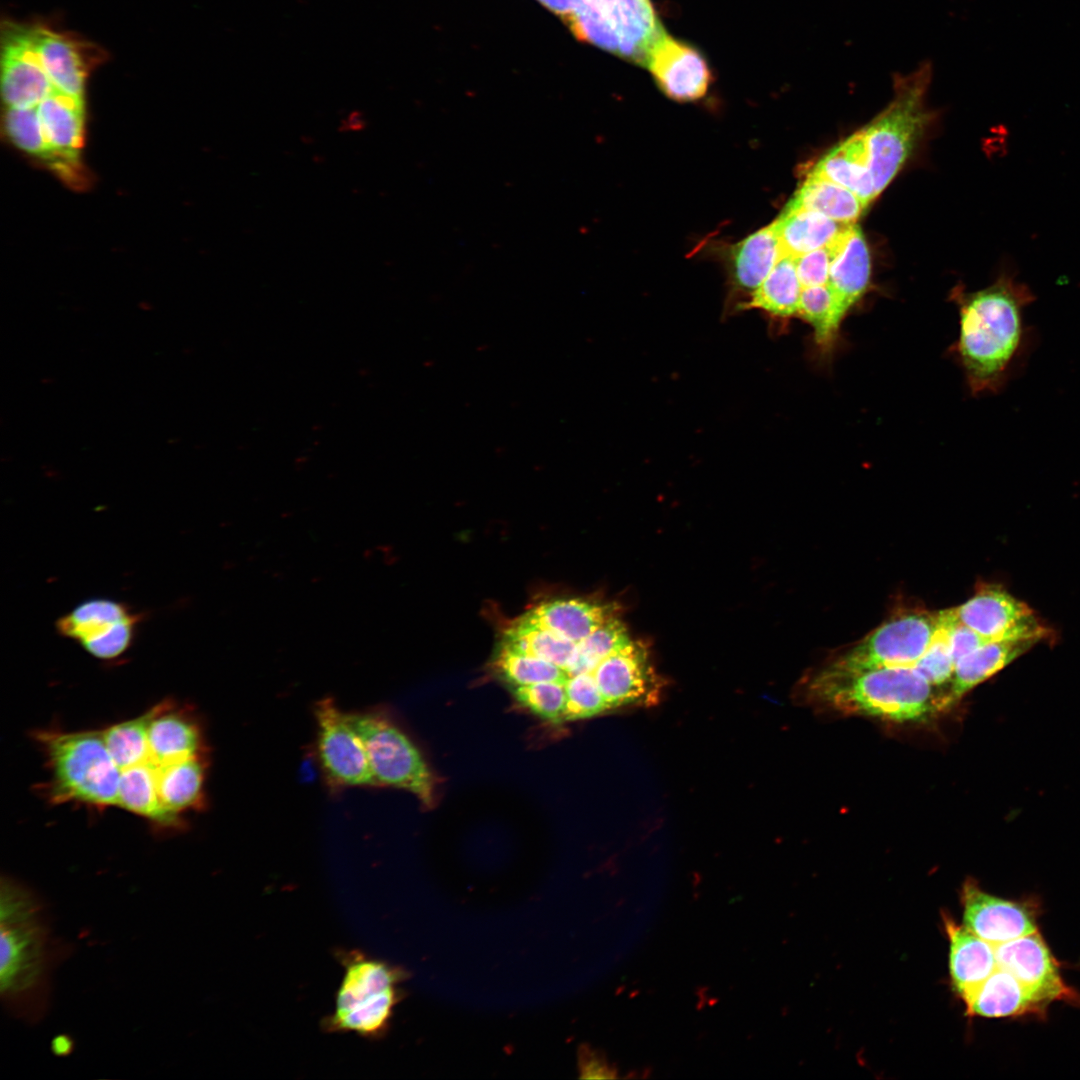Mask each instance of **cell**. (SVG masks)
<instances>
[{
	"label": "cell",
	"mask_w": 1080,
	"mask_h": 1080,
	"mask_svg": "<svg viewBox=\"0 0 1080 1080\" xmlns=\"http://www.w3.org/2000/svg\"><path fill=\"white\" fill-rule=\"evenodd\" d=\"M614 603L566 598L537 604L504 630L492 668L529 712L553 724L609 712L600 664L631 638Z\"/></svg>",
	"instance_id": "cell-1"
},
{
	"label": "cell",
	"mask_w": 1080,
	"mask_h": 1080,
	"mask_svg": "<svg viewBox=\"0 0 1080 1080\" xmlns=\"http://www.w3.org/2000/svg\"><path fill=\"white\" fill-rule=\"evenodd\" d=\"M0 994L10 1014L38 1022L50 1001L52 971L66 949L53 935L46 905L30 888L2 877Z\"/></svg>",
	"instance_id": "cell-2"
},
{
	"label": "cell",
	"mask_w": 1080,
	"mask_h": 1080,
	"mask_svg": "<svg viewBox=\"0 0 1080 1080\" xmlns=\"http://www.w3.org/2000/svg\"><path fill=\"white\" fill-rule=\"evenodd\" d=\"M1030 288L1008 272L991 286L961 297L958 353L974 395L997 392L1007 382L1027 341L1024 309Z\"/></svg>",
	"instance_id": "cell-3"
},
{
	"label": "cell",
	"mask_w": 1080,
	"mask_h": 1080,
	"mask_svg": "<svg viewBox=\"0 0 1080 1080\" xmlns=\"http://www.w3.org/2000/svg\"><path fill=\"white\" fill-rule=\"evenodd\" d=\"M810 702L845 715L926 721L951 704L913 667L842 670L826 665L807 681Z\"/></svg>",
	"instance_id": "cell-4"
},
{
	"label": "cell",
	"mask_w": 1080,
	"mask_h": 1080,
	"mask_svg": "<svg viewBox=\"0 0 1080 1080\" xmlns=\"http://www.w3.org/2000/svg\"><path fill=\"white\" fill-rule=\"evenodd\" d=\"M34 738L50 774L44 789L49 801L99 809L117 806L121 769L110 755L101 731L40 730Z\"/></svg>",
	"instance_id": "cell-5"
},
{
	"label": "cell",
	"mask_w": 1080,
	"mask_h": 1080,
	"mask_svg": "<svg viewBox=\"0 0 1080 1080\" xmlns=\"http://www.w3.org/2000/svg\"><path fill=\"white\" fill-rule=\"evenodd\" d=\"M344 973L336 991L328 1032L353 1033L378 1039L387 1032L400 1000L399 984L405 974L388 962L361 951L341 953Z\"/></svg>",
	"instance_id": "cell-6"
},
{
	"label": "cell",
	"mask_w": 1080,
	"mask_h": 1080,
	"mask_svg": "<svg viewBox=\"0 0 1080 1080\" xmlns=\"http://www.w3.org/2000/svg\"><path fill=\"white\" fill-rule=\"evenodd\" d=\"M931 78L929 62L896 75L893 99L862 129L877 196L901 169L930 120L926 95Z\"/></svg>",
	"instance_id": "cell-7"
},
{
	"label": "cell",
	"mask_w": 1080,
	"mask_h": 1080,
	"mask_svg": "<svg viewBox=\"0 0 1080 1080\" xmlns=\"http://www.w3.org/2000/svg\"><path fill=\"white\" fill-rule=\"evenodd\" d=\"M565 23L579 40L642 67L665 31L650 0H574Z\"/></svg>",
	"instance_id": "cell-8"
},
{
	"label": "cell",
	"mask_w": 1080,
	"mask_h": 1080,
	"mask_svg": "<svg viewBox=\"0 0 1080 1080\" xmlns=\"http://www.w3.org/2000/svg\"><path fill=\"white\" fill-rule=\"evenodd\" d=\"M346 715L367 750L377 786L406 790L423 806L433 807L436 780L411 739L384 712Z\"/></svg>",
	"instance_id": "cell-9"
},
{
	"label": "cell",
	"mask_w": 1080,
	"mask_h": 1080,
	"mask_svg": "<svg viewBox=\"0 0 1080 1080\" xmlns=\"http://www.w3.org/2000/svg\"><path fill=\"white\" fill-rule=\"evenodd\" d=\"M937 626V612H901L842 651L827 665L842 670L914 667L932 643Z\"/></svg>",
	"instance_id": "cell-10"
},
{
	"label": "cell",
	"mask_w": 1080,
	"mask_h": 1080,
	"mask_svg": "<svg viewBox=\"0 0 1080 1080\" xmlns=\"http://www.w3.org/2000/svg\"><path fill=\"white\" fill-rule=\"evenodd\" d=\"M143 619V613L124 602L92 598L59 617L56 631L89 655L110 662L124 656L132 647Z\"/></svg>",
	"instance_id": "cell-11"
},
{
	"label": "cell",
	"mask_w": 1080,
	"mask_h": 1080,
	"mask_svg": "<svg viewBox=\"0 0 1080 1080\" xmlns=\"http://www.w3.org/2000/svg\"><path fill=\"white\" fill-rule=\"evenodd\" d=\"M316 748L324 779L332 790L377 786L367 750L345 712L331 698L314 707Z\"/></svg>",
	"instance_id": "cell-12"
},
{
	"label": "cell",
	"mask_w": 1080,
	"mask_h": 1080,
	"mask_svg": "<svg viewBox=\"0 0 1080 1080\" xmlns=\"http://www.w3.org/2000/svg\"><path fill=\"white\" fill-rule=\"evenodd\" d=\"M953 611L959 622L988 641L1038 643L1050 635L1033 609L998 585H983Z\"/></svg>",
	"instance_id": "cell-13"
},
{
	"label": "cell",
	"mask_w": 1080,
	"mask_h": 1080,
	"mask_svg": "<svg viewBox=\"0 0 1080 1080\" xmlns=\"http://www.w3.org/2000/svg\"><path fill=\"white\" fill-rule=\"evenodd\" d=\"M596 679L610 712L655 705L663 689V682L650 662L648 648L635 640L609 655L600 664Z\"/></svg>",
	"instance_id": "cell-14"
},
{
	"label": "cell",
	"mask_w": 1080,
	"mask_h": 1080,
	"mask_svg": "<svg viewBox=\"0 0 1080 1080\" xmlns=\"http://www.w3.org/2000/svg\"><path fill=\"white\" fill-rule=\"evenodd\" d=\"M4 34L3 100L7 107H37L55 87L41 64L31 27L8 24Z\"/></svg>",
	"instance_id": "cell-15"
},
{
	"label": "cell",
	"mask_w": 1080,
	"mask_h": 1080,
	"mask_svg": "<svg viewBox=\"0 0 1080 1080\" xmlns=\"http://www.w3.org/2000/svg\"><path fill=\"white\" fill-rule=\"evenodd\" d=\"M644 67L664 94L677 101L703 97L711 81L703 56L666 30L652 46Z\"/></svg>",
	"instance_id": "cell-16"
},
{
	"label": "cell",
	"mask_w": 1080,
	"mask_h": 1080,
	"mask_svg": "<svg viewBox=\"0 0 1080 1080\" xmlns=\"http://www.w3.org/2000/svg\"><path fill=\"white\" fill-rule=\"evenodd\" d=\"M997 967L1014 975L1044 1003L1075 1000L1038 931L995 945Z\"/></svg>",
	"instance_id": "cell-17"
},
{
	"label": "cell",
	"mask_w": 1080,
	"mask_h": 1080,
	"mask_svg": "<svg viewBox=\"0 0 1080 1080\" xmlns=\"http://www.w3.org/2000/svg\"><path fill=\"white\" fill-rule=\"evenodd\" d=\"M961 903L964 926L994 946L1037 931L1025 904L992 896L973 880L963 884Z\"/></svg>",
	"instance_id": "cell-18"
},
{
	"label": "cell",
	"mask_w": 1080,
	"mask_h": 1080,
	"mask_svg": "<svg viewBox=\"0 0 1080 1080\" xmlns=\"http://www.w3.org/2000/svg\"><path fill=\"white\" fill-rule=\"evenodd\" d=\"M32 39L41 64L55 89L83 98L86 75L99 59L94 46L70 34L43 26H31Z\"/></svg>",
	"instance_id": "cell-19"
},
{
	"label": "cell",
	"mask_w": 1080,
	"mask_h": 1080,
	"mask_svg": "<svg viewBox=\"0 0 1080 1080\" xmlns=\"http://www.w3.org/2000/svg\"><path fill=\"white\" fill-rule=\"evenodd\" d=\"M150 760L162 765L206 755L201 727L190 712L166 699L154 706L149 722Z\"/></svg>",
	"instance_id": "cell-20"
},
{
	"label": "cell",
	"mask_w": 1080,
	"mask_h": 1080,
	"mask_svg": "<svg viewBox=\"0 0 1080 1080\" xmlns=\"http://www.w3.org/2000/svg\"><path fill=\"white\" fill-rule=\"evenodd\" d=\"M831 251L829 285L837 302L840 318L843 320L849 309L864 294L870 280V254L856 223L828 244Z\"/></svg>",
	"instance_id": "cell-21"
},
{
	"label": "cell",
	"mask_w": 1080,
	"mask_h": 1080,
	"mask_svg": "<svg viewBox=\"0 0 1080 1080\" xmlns=\"http://www.w3.org/2000/svg\"><path fill=\"white\" fill-rule=\"evenodd\" d=\"M37 111L53 165L64 170L68 163H76L83 139V98L55 89L37 106Z\"/></svg>",
	"instance_id": "cell-22"
},
{
	"label": "cell",
	"mask_w": 1080,
	"mask_h": 1080,
	"mask_svg": "<svg viewBox=\"0 0 1080 1080\" xmlns=\"http://www.w3.org/2000/svg\"><path fill=\"white\" fill-rule=\"evenodd\" d=\"M962 999L969 1015L990 1018L1034 1012L1044 1003L1014 975L999 967Z\"/></svg>",
	"instance_id": "cell-23"
},
{
	"label": "cell",
	"mask_w": 1080,
	"mask_h": 1080,
	"mask_svg": "<svg viewBox=\"0 0 1080 1080\" xmlns=\"http://www.w3.org/2000/svg\"><path fill=\"white\" fill-rule=\"evenodd\" d=\"M950 941V974L954 990L962 998L984 981L996 968L995 946L964 925L943 915Z\"/></svg>",
	"instance_id": "cell-24"
},
{
	"label": "cell",
	"mask_w": 1080,
	"mask_h": 1080,
	"mask_svg": "<svg viewBox=\"0 0 1080 1080\" xmlns=\"http://www.w3.org/2000/svg\"><path fill=\"white\" fill-rule=\"evenodd\" d=\"M809 174L850 190L866 207L877 197L862 130L834 146Z\"/></svg>",
	"instance_id": "cell-25"
},
{
	"label": "cell",
	"mask_w": 1080,
	"mask_h": 1080,
	"mask_svg": "<svg viewBox=\"0 0 1080 1080\" xmlns=\"http://www.w3.org/2000/svg\"><path fill=\"white\" fill-rule=\"evenodd\" d=\"M852 224L806 209H783L774 222L782 255L793 258L827 246Z\"/></svg>",
	"instance_id": "cell-26"
},
{
	"label": "cell",
	"mask_w": 1080,
	"mask_h": 1080,
	"mask_svg": "<svg viewBox=\"0 0 1080 1080\" xmlns=\"http://www.w3.org/2000/svg\"><path fill=\"white\" fill-rule=\"evenodd\" d=\"M117 806L159 827L177 829L183 826L181 816L171 813L161 801L156 764L152 761L121 770Z\"/></svg>",
	"instance_id": "cell-27"
},
{
	"label": "cell",
	"mask_w": 1080,
	"mask_h": 1080,
	"mask_svg": "<svg viewBox=\"0 0 1080 1080\" xmlns=\"http://www.w3.org/2000/svg\"><path fill=\"white\" fill-rule=\"evenodd\" d=\"M206 769V755L156 765L157 788L167 810L181 816L205 807Z\"/></svg>",
	"instance_id": "cell-28"
},
{
	"label": "cell",
	"mask_w": 1080,
	"mask_h": 1080,
	"mask_svg": "<svg viewBox=\"0 0 1080 1080\" xmlns=\"http://www.w3.org/2000/svg\"><path fill=\"white\" fill-rule=\"evenodd\" d=\"M1037 642L1030 640L989 641L957 661L951 695L954 703L977 685L986 681Z\"/></svg>",
	"instance_id": "cell-29"
},
{
	"label": "cell",
	"mask_w": 1080,
	"mask_h": 1080,
	"mask_svg": "<svg viewBox=\"0 0 1080 1080\" xmlns=\"http://www.w3.org/2000/svg\"><path fill=\"white\" fill-rule=\"evenodd\" d=\"M774 222L738 243L733 252L735 287L752 294L782 257Z\"/></svg>",
	"instance_id": "cell-30"
},
{
	"label": "cell",
	"mask_w": 1080,
	"mask_h": 1080,
	"mask_svg": "<svg viewBox=\"0 0 1080 1080\" xmlns=\"http://www.w3.org/2000/svg\"><path fill=\"white\" fill-rule=\"evenodd\" d=\"M801 292L795 258L782 256L763 283L739 304V309H760L775 318L788 319L798 315Z\"/></svg>",
	"instance_id": "cell-31"
},
{
	"label": "cell",
	"mask_w": 1080,
	"mask_h": 1080,
	"mask_svg": "<svg viewBox=\"0 0 1080 1080\" xmlns=\"http://www.w3.org/2000/svg\"><path fill=\"white\" fill-rule=\"evenodd\" d=\"M866 208L850 190L824 178L808 174L784 209H806L831 219L855 223Z\"/></svg>",
	"instance_id": "cell-32"
},
{
	"label": "cell",
	"mask_w": 1080,
	"mask_h": 1080,
	"mask_svg": "<svg viewBox=\"0 0 1080 1080\" xmlns=\"http://www.w3.org/2000/svg\"><path fill=\"white\" fill-rule=\"evenodd\" d=\"M154 706L140 716L102 730L106 747L122 770L150 760L148 728Z\"/></svg>",
	"instance_id": "cell-33"
},
{
	"label": "cell",
	"mask_w": 1080,
	"mask_h": 1080,
	"mask_svg": "<svg viewBox=\"0 0 1080 1080\" xmlns=\"http://www.w3.org/2000/svg\"><path fill=\"white\" fill-rule=\"evenodd\" d=\"M937 631L925 654L918 660L915 668L933 687L940 690L954 704L951 695L952 678L955 663L949 646L947 629L937 612Z\"/></svg>",
	"instance_id": "cell-34"
},
{
	"label": "cell",
	"mask_w": 1080,
	"mask_h": 1080,
	"mask_svg": "<svg viewBox=\"0 0 1080 1080\" xmlns=\"http://www.w3.org/2000/svg\"><path fill=\"white\" fill-rule=\"evenodd\" d=\"M5 128L12 142L23 151L54 163L38 115L37 107H8Z\"/></svg>",
	"instance_id": "cell-35"
},
{
	"label": "cell",
	"mask_w": 1080,
	"mask_h": 1080,
	"mask_svg": "<svg viewBox=\"0 0 1080 1080\" xmlns=\"http://www.w3.org/2000/svg\"><path fill=\"white\" fill-rule=\"evenodd\" d=\"M831 259V251L828 245L795 258L797 275L802 289L829 284Z\"/></svg>",
	"instance_id": "cell-36"
},
{
	"label": "cell",
	"mask_w": 1080,
	"mask_h": 1080,
	"mask_svg": "<svg viewBox=\"0 0 1080 1080\" xmlns=\"http://www.w3.org/2000/svg\"><path fill=\"white\" fill-rule=\"evenodd\" d=\"M582 1064L583 1077L585 1078H615L617 1071L609 1065L607 1060L596 1053L585 1054Z\"/></svg>",
	"instance_id": "cell-37"
},
{
	"label": "cell",
	"mask_w": 1080,
	"mask_h": 1080,
	"mask_svg": "<svg viewBox=\"0 0 1080 1080\" xmlns=\"http://www.w3.org/2000/svg\"><path fill=\"white\" fill-rule=\"evenodd\" d=\"M51 1047L55 1055L66 1056L73 1050V1041L67 1035H58L53 1039Z\"/></svg>",
	"instance_id": "cell-38"
},
{
	"label": "cell",
	"mask_w": 1080,
	"mask_h": 1080,
	"mask_svg": "<svg viewBox=\"0 0 1080 1080\" xmlns=\"http://www.w3.org/2000/svg\"><path fill=\"white\" fill-rule=\"evenodd\" d=\"M365 126H366V121L362 117V115L360 113H358V112H353L346 119H344L342 121L341 126H340V130H342L344 132H348V131L355 132V131H360V130L364 129Z\"/></svg>",
	"instance_id": "cell-39"
}]
</instances>
